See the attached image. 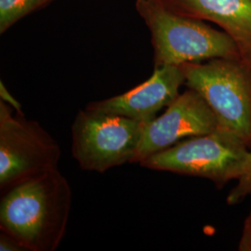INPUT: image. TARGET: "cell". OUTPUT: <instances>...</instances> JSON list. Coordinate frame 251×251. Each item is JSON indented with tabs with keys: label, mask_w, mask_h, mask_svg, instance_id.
I'll use <instances>...</instances> for the list:
<instances>
[{
	"label": "cell",
	"mask_w": 251,
	"mask_h": 251,
	"mask_svg": "<svg viewBox=\"0 0 251 251\" xmlns=\"http://www.w3.org/2000/svg\"><path fill=\"white\" fill-rule=\"evenodd\" d=\"M0 251H21L25 249L21 244L15 240L9 233L1 231L0 233Z\"/></svg>",
	"instance_id": "obj_13"
},
{
	"label": "cell",
	"mask_w": 251,
	"mask_h": 251,
	"mask_svg": "<svg viewBox=\"0 0 251 251\" xmlns=\"http://www.w3.org/2000/svg\"><path fill=\"white\" fill-rule=\"evenodd\" d=\"M0 98H1V100L5 101L6 103L9 104V106L13 108L15 110V112L23 113L21 103L9 93V90H7V88L5 87V85L2 82L0 83Z\"/></svg>",
	"instance_id": "obj_14"
},
{
	"label": "cell",
	"mask_w": 251,
	"mask_h": 251,
	"mask_svg": "<svg viewBox=\"0 0 251 251\" xmlns=\"http://www.w3.org/2000/svg\"><path fill=\"white\" fill-rule=\"evenodd\" d=\"M219 126L220 122L205 99L198 91L187 88L163 115L145 124L141 144L131 163L140 164L184 138L207 134Z\"/></svg>",
	"instance_id": "obj_7"
},
{
	"label": "cell",
	"mask_w": 251,
	"mask_h": 251,
	"mask_svg": "<svg viewBox=\"0 0 251 251\" xmlns=\"http://www.w3.org/2000/svg\"><path fill=\"white\" fill-rule=\"evenodd\" d=\"M144 122L93 110H79L72 128V154L84 171H105L131 163Z\"/></svg>",
	"instance_id": "obj_5"
},
{
	"label": "cell",
	"mask_w": 251,
	"mask_h": 251,
	"mask_svg": "<svg viewBox=\"0 0 251 251\" xmlns=\"http://www.w3.org/2000/svg\"><path fill=\"white\" fill-rule=\"evenodd\" d=\"M251 150L232 130L219 126L207 134L187 138L140 163L146 169L208 179L223 189L242 176Z\"/></svg>",
	"instance_id": "obj_3"
},
{
	"label": "cell",
	"mask_w": 251,
	"mask_h": 251,
	"mask_svg": "<svg viewBox=\"0 0 251 251\" xmlns=\"http://www.w3.org/2000/svg\"><path fill=\"white\" fill-rule=\"evenodd\" d=\"M238 251H251V212L244 222L242 234L238 243Z\"/></svg>",
	"instance_id": "obj_12"
},
{
	"label": "cell",
	"mask_w": 251,
	"mask_h": 251,
	"mask_svg": "<svg viewBox=\"0 0 251 251\" xmlns=\"http://www.w3.org/2000/svg\"><path fill=\"white\" fill-rule=\"evenodd\" d=\"M52 0H0V33Z\"/></svg>",
	"instance_id": "obj_10"
},
{
	"label": "cell",
	"mask_w": 251,
	"mask_h": 251,
	"mask_svg": "<svg viewBox=\"0 0 251 251\" xmlns=\"http://www.w3.org/2000/svg\"><path fill=\"white\" fill-rule=\"evenodd\" d=\"M250 197H251V150L247 168L242 176L237 179V184L229 192L226 202L229 206H234Z\"/></svg>",
	"instance_id": "obj_11"
},
{
	"label": "cell",
	"mask_w": 251,
	"mask_h": 251,
	"mask_svg": "<svg viewBox=\"0 0 251 251\" xmlns=\"http://www.w3.org/2000/svg\"><path fill=\"white\" fill-rule=\"evenodd\" d=\"M185 84L184 75L178 65L154 67L149 79L113 98L92 101L85 109L118 115L148 123L156 114L179 95Z\"/></svg>",
	"instance_id": "obj_8"
},
{
	"label": "cell",
	"mask_w": 251,
	"mask_h": 251,
	"mask_svg": "<svg viewBox=\"0 0 251 251\" xmlns=\"http://www.w3.org/2000/svg\"><path fill=\"white\" fill-rule=\"evenodd\" d=\"M71 206L72 189L56 169L2 193L0 229L25 251H56L66 232Z\"/></svg>",
	"instance_id": "obj_1"
},
{
	"label": "cell",
	"mask_w": 251,
	"mask_h": 251,
	"mask_svg": "<svg viewBox=\"0 0 251 251\" xmlns=\"http://www.w3.org/2000/svg\"><path fill=\"white\" fill-rule=\"evenodd\" d=\"M61 149L38 122L12 114L0 100V189L2 193L27 179L58 169Z\"/></svg>",
	"instance_id": "obj_6"
},
{
	"label": "cell",
	"mask_w": 251,
	"mask_h": 251,
	"mask_svg": "<svg viewBox=\"0 0 251 251\" xmlns=\"http://www.w3.org/2000/svg\"><path fill=\"white\" fill-rule=\"evenodd\" d=\"M185 86L198 91L221 126L239 136L251 149V66L241 59L216 58L183 63Z\"/></svg>",
	"instance_id": "obj_4"
},
{
	"label": "cell",
	"mask_w": 251,
	"mask_h": 251,
	"mask_svg": "<svg viewBox=\"0 0 251 251\" xmlns=\"http://www.w3.org/2000/svg\"><path fill=\"white\" fill-rule=\"evenodd\" d=\"M171 11L211 22L230 36L251 66V0H160Z\"/></svg>",
	"instance_id": "obj_9"
},
{
	"label": "cell",
	"mask_w": 251,
	"mask_h": 251,
	"mask_svg": "<svg viewBox=\"0 0 251 251\" xmlns=\"http://www.w3.org/2000/svg\"><path fill=\"white\" fill-rule=\"evenodd\" d=\"M136 9L151 33L154 67L241 59L233 39L205 21L175 13L160 0H136Z\"/></svg>",
	"instance_id": "obj_2"
}]
</instances>
